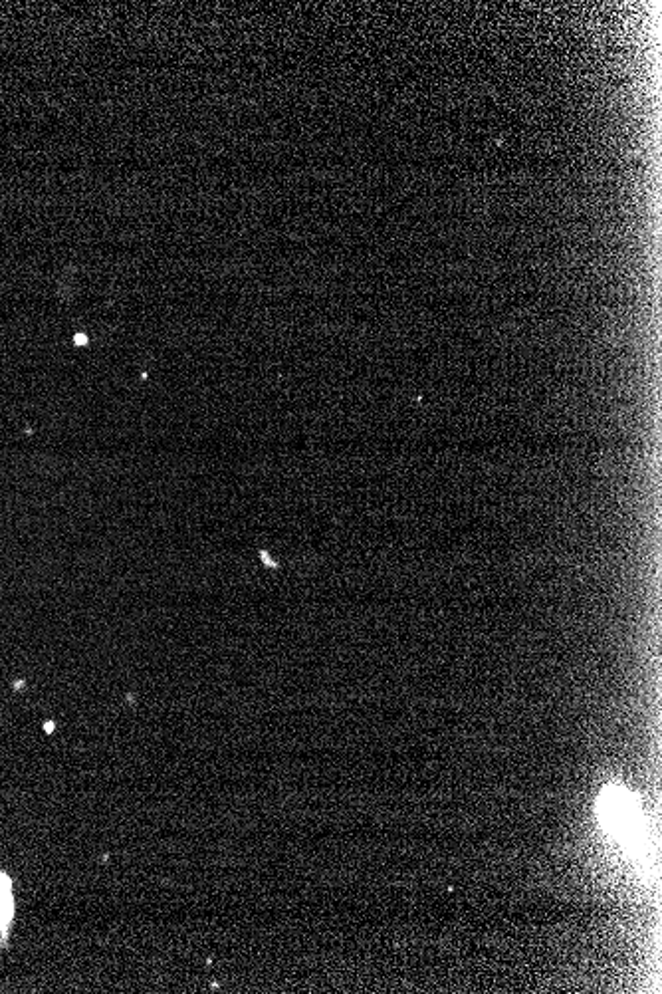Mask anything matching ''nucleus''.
Returning a JSON list of instances; mask_svg holds the SVG:
<instances>
[{
	"label": "nucleus",
	"mask_w": 662,
	"mask_h": 994,
	"mask_svg": "<svg viewBox=\"0 0 662 994\" xmlns=\"http://www.w3.org/2000/svg\"><path fill=\"white\" fill-rule=\"evenodd\" d=\"M599 822L605 832L625 850L637 852L645 842L643 810L633 792L623 786H609L597 800Z\"/></svg>",
	"instance_id": "f257e3e1"
},
{
	"label": "nucleus",
	"mask_w": 662,
	"mask_h": 994,
	"mask_svg": "<svg viewBox=\"0 0 662 994\" xmlns=\"http://www.w3.org/2000/svg\"><path fill=\"white\" fill-rule=\"evenodd\" d=\"M12 919H14L12 881H10V877L4 871L0 870V935H2V947H6V943H8Z\"/></svg>",
	"instance_id": "f03ea898"
},
{
	"label": "nucleus",
	"mask_w": 662,
	"mask_h": 994,
	"mask_svg": "<svg viewBox=\"0 0 662 994\" xmlns=\"http://www.w3.org/2000/svg\"><path fill=\"white\" fill-rule=\"evenodd\" d=\"M44 731H46V733H52V731H54V723H46V725H44Z\"/></svg>",
	"instance_id": "7ed1b4c3"
}]
</instances>
